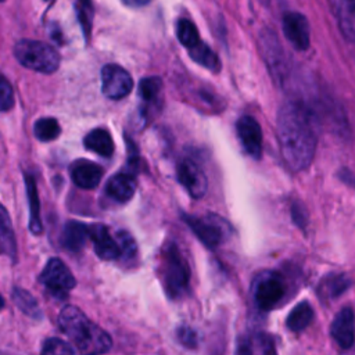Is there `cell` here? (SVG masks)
Returning <instances> with one entry per match:
<instances>
[{"mask_svg":"<svg viewBox=\"0 0 355 355\" xmlns=\"http://www.w3.org/2000/svg\"><path fill=\"white\" fill-rule=\"evenodd\" d=\"M316 118L301 101L284 103L277 114V139L284 162L298 172L309 166L316 150Z\"/></svg>","mask_w":355,"mask_h":355,"instance_id":"cell-1","label":"cell"},{"mask_svg":"<svg viewBox=\"0 0 355 355\" xmlns=\"http://www.w3.org/2000/svg\"><path fill=\"white\" fill-rule=\"evenodd\" d=\"M58 326L75 345L85 354H101L111 348V337L100 326L87 319L76 306L67 305L58 315Z\"/></svg>","mask_w":355,"mask_h":355,"instance_id":"cell-2","label":"cell"},{"mask_svg":"<svg viewBox=\"0 0 355 355\" xmlns=\"http://www.w3.org/2000/svg\"><path fill=\"white\" fill-rule=\"evenodd\" d=\"M162 279L165 291L171 298H182L190 286V268L187 259L173 243L165 245L162 254Z\"/></svg>","mask_w":355,"mask_h":355,"instance_id":"cell-3","label":"cell"},{"mask_svg":"<svg viewBox=\"0 0 355 355\" xmlns=\"http://www.w3.org/2000/svg\"><path fill=\"white\" fill-rule=\"evenodd\" d=\"M14 55L25 68L42 73H51L57 71L60 65L58 51L53 46L40 40H18L14 46Z\"/></svg>","mask_w":355,"mask_h":355,"instance_id":"cell-4","label":"cell"},{"mask_svg":"<svg viewBox=\"0 0 355 355\" xmlns=\"http://www.w3.org/2000/svg\"><path fill=\"white\" fill-rule=\"evenodd\" d=\"M286 295V283L283 277L273 270L259 273L252 286V297L255 305L261 311H270Z\"/></svg>","mask_w":355,"mask_h":355,"instance_id":"cell-5","label":"cell"},{"mask_svg":"<svg viewBox=\"0 0 355 355\" xmlns=\"http://www.w3.org/2000/svg\"><path fill=\"white\" fill-rule=\"evenodd\" d=\"M39 280L57 298H65L75 287L73 275L60 258H50L47 261Z\"/></svg>","mask_w":355,"mask_h":355,"instance_id":"cell-6","label":"cell"},{"mask_svg":"<svg viewBox=\"0 0 355 355\" xmlns=\"http://www.w3.org/2000/svg\"><path fill=\"white\" fill-rule=\"evenodd\" d=\"M186 223L191 227L196 236L208 247L215 248L223 243L227 233V223L215 215L191 216L184 215Z\"/></svg>","mask_w":355,"mask_h":355,"instance_id":"cell-7","label":"cell"},{"mask_svg":"<svg viewBox=\"0 0 355 355\" xmlns=\"http://www.w3.org/2000/svg\"><path fill=\"white\" fill-rule=\"evenodd\" d=\"M101 89L105 97L119 100L126 97L133 89L129 72L116 64H107L101 69Z\"/></svg>","mask_w":355,"mask_h":355,"instance_id":"cell-8","label":"cell"},{"mask_svg":"<svg viewBox=\"0 0 355 355\" xmlns=\"http://www.w3.org/2000/svg\"><path fill=\"white\" fill-rule=\"evenodd\" d=\"M261 43H262V51L265 55V61L269 67L270 73L275 76V79L283 85L287 79L288 68L287 62L284 58V53L276 40L273 32L270 31H263L261 35Z\"/></svg>","mask_w":355,"mask_h":355,"instance_id":"cell-9","label":"cell"},{"mask_svg":"<svg viewBox=\"0 0 355 355\" xmlns=\"http://www.w3.org/2000/svg\"><path fill=\"white\" fill-rule=\"evenodd\" d=\"M178 179L194 198H201L208 189V180L204 171L191 159H183L179 164Z\"/></svg>","mask_w":355,"mask_h":355,"instance_id":"cell-10","label":"cell"},{"mask_svg":"<svg viewBox=\"0 0 355 355\" xmlns=\"http://www.w3.org/2000/svg\"><path fill=\"white\" fill-rule=\"evenodd\" d=\"M236 128L239 139L247 154L259 159L262 155V130L257 119L251 115H243L237 121Z\"/></svg>","mask_w":355,"mask_h":355,"instance_id":"cell-11","label":"cell"},{"mask_svg":"<svg viewBox=\"0 0 355 355\" xmlns=\"http://www.w3.org/2000/svg\"><path fill=\"white\" fill-rule=\"evenodd\" d=\"M330 334L336 344L343 348L348 349L355 343V315L352 308L345 306L343 308L333 319L330 326Z\"/></svg>","mask_w":355,"mask_h":355,"instance_id":"cell-12","label":"cell"},{"mask_svg":"<svg viewBox=\"0 0 355 355\" xmlns=\"http://www.w3.org/2000/svg\"><path fill=\"white\" fill-rule=\"evenodd\" d=\"M283 32L297 50L304 51L309 47V24L302 14L287 12L283 17Z\"/></svg>","mask_w":355,"mask_h":355,"instance_id":"cell-13","label":"cell"},{"mask_svg":"<svg viewBox=\"0 0 355 355\" xmlns=\"http://www.w3.org/2000/svg\"><path fill=\"white\" fill-rule=\"evenodd\" d=\"M69 173H71V179L72 182L80 187V189H94L101 178H103V168L89 159H76L71 164L69 168Z\"/></svg>","mask_w":355,"mask_h":355,"instance_id":"cell-14","label":"cell"},{"mask_svg":"<svg viewBox=\"0 0 355 355\" xmlns=\"http://www.w3.org/2000/svg\"><path fill=\"white\" fill-rule=\"evenodd\" d=\"M90 240L93 241L94 252L98 258L111 261L121 257V245L119 241L111 237L105 225H93L90 226Z\"/></svg>","mask_w":355,"mask_h":355,"instance_id":"cell-15","label":"cell"},{"mask_svg":"<svg viewBox=\"0 0 355 355\" xmlns=\"http://www.w3.org/2000/svg\"><path fill=\"white\" fill-rule=\"evenodd\" d=\"M87 239H90V226L78 220H69L64 225L61 233V244L68 251H80L85 247Z\"/></svg>","mask_w":355,"mask_h":355,"instance_id":"cell-16","label":"cell"},{"mask_svg":"<svg viewBox=\"0 0 355 355\" xmlns=\"http://www.w3.org/2000/svg\"><path fill=\"white\" fill-rule=\"evenodd\" d=\"M136 190V179L132 173H116L114 175L105 187L107 194L118 202L129 201Z\"/></svg>","mask_w":355,"mask_h":355,"instance_id":"cell-17","label":"cell"},{"mask_svg":"<svg viewBox=\"0 0 355 355\" xmlns=\"http://www.w3.org/2000/svg\"><path fill=\"white\" fill-rule=\"evenodd\" d=\"M85 147L101 157H111L114 153V141L111 135L101 128L93 129L90 130L86 136H85Z\"/></svg>","mask_w":355,"mask_h":355,"instance_id":"cell-18","label":"cell"},{"mask_svg":"<svg viewBox=\"0 0 355 355\" xmlns=\"http://www.w3.org/2000/svg\"><path fill=\"white\" fill-rule=\"evenodd\" d=\"M337 22L347 40L355 42V1L340 0L337 4Z\"/></svg>","mask_w":355,"mask_h":355,"instance_id":"cell-19","label":"cell"},{"mask_svg":"<svg viewBox=\"0 0 355 355\" xmlns=\"http://www.w3.org/2000/svg\"><path fill=\"white\" fill-rule=\"evenodd\" d=\"M351 286V280L347 275L338 273L323 279L318 287L319 297L323 300H333L347 291Z\"/></svg>","mask_w":355,"mask_h":355,"instance_id":"cell-20","label":"cell"},{"mask_svg":"<svg viewBox=\"0 0 355 355\" xmlns=\"http://www.w3.org/2000/svg\"><path fill=\"white\" fill-rule=\"evenodd\" d=\"M240 354H272L275 352L273 340L265 333H255L245 337L240 344Z\"/></svg>","mask_w":355,"mask_h":355,"instance_id":"cell-21","label":"cell"},{"mask_svg":"<svg viewBox=\"0 0 355 355\" xmlns=\"http://www.w3.org/2000/svg\"><path fill=\"white\" fill-rule=\"evenodd\" d=\"M25 184H26V193L29 198V209H31V219H29V229L35 234H40L43 230L40 215H39V196L36 190V182L35 178L31 175L25 176Z\"/></svg>","mask_w":355,"mask_h":355,"instance_id":"cell-22","label":"cell"},{"mask_svg":"<svg viewBox=\"0 0 355 355\" xmlns=\"http://www.w3.org/2000/svg\"><path fill=\"white\" fill-rule=\"evenodd\" d=\"M312 319H313L312 306L309 305V302L302 301L291 309L290 315L287 316L286 323H287V327L291 331H301V330H304L305 327L309 326Z\"/></svg>","mask_w":355,"mask_h":355,"instance_id":"cell-23","label":"cell"},{"mask_svg":"<svg viewBox=\"0 0 355 355\" xmlns=\"http://www.w3.org/2000/svg\"><path fill=\"white\" fill-rule=\"evenodd\" d=\"M190 57L204 68L212 71V72H219L220 69V61L218 55L202 42H198L196 46L189 49Z\"/></svg>","mask_w":355,"mask_h":355,"instance_id":"cell-24","label":"cell"},{"mask_svg":"<svg viewBox=\"0 0 355 355\" xmlns=\"http://www.w3.org/2000/svg\"><path fill=\"white\" fill-rule=\"evenodd\" d=\"M161 89H162V82L158 76H148L140 80L139 96L146 108L148 105H155V103L159 100Z\"/></svg>","mask_w":355,"mask_h":355,"instance_id":"cell-25","label":"cell"},{"mask_svg":"<svg viewBox=\"0 0 355 355\" xmlns=\"http://www.w3.org/2000/svg\"><path fill=\"white\" fill-rule=\"evenodd\" d=\"M61 133V128L57 119L46 116L39 118L33 125V135L40 141H51Z\"/></svg>","mask_w":355,"mask_h":355,"instance_id":"cell-26","label":"cell"},{"mask_svg":"<svg viewBox=\"0 0 355 355\" xmlns=\"http://www.w3.org/2000/svg\"><path fill=\"white\" fill-rule=\"evenodd\" d=\"M0 232H1V251L14 262L17 255V245H15L17 243L11 229L7 209L4 207L1 208V230Z\"/></svg>","mask_w":355,"mask_h":355,"instance_id":"cell-27","label":"cell"},{"mask_svg":"<svg viewBox=\"0 0 355 355\" xmlns=\"http://www.w3.org/2000/svg\"><path fill=\"white\" fill-rule=\"evenodd\" d=\"M12 300L15 302V305L24 312L26 313L28 316L31 318H40L42 316V312H40V308L36 302V300L31 295V293H28L26 290L24 288H19V287H15L12 290Z\"/></svg>","mask_w":355,"mask_h":355,"instance_id":"cell-28","label":"cell"},{"mask_svg":"<svg viewBox=\"0 0 355 355\" xmlns=\"http://www.w3.org/2000/svg\"><path fill=\"white\" fill-rule=\"evenodd\" d=\"M176 36L179 39V42L187 49L196 46L198 42H201L196 25L191 21L186 19V18H182V19L178 21V24H176Z\"/></svg>","mask_w":355,"mask_h":355,"instance_id":"cell-29","label":"cell"},{"mask_svg":"<svg viewBox=\"0 0 355 355\" xmlns=\"http://www.w3.org/2000/svg\"><path fill=\"white\" fill-rule=\"evenodd\" d=\"M75 11L78 15V21L82 26L85 37H90L93 17H94V7L92 0H76L75 1Z\"/></svg>","mask_w":355,"mask_h":355,"instance_id":"cell-30","label":"cell"},{"mask_svg":"<svg viewBox=\"0 0 355 355\" xmlns=\"http://www.w3.org/2000/svg\"><path fill=\"white\" fill-rule=\"evenodd\" d=\"M75 351H76V348H73L71 344H68L60 338L51 337V338L44 340L40 352L42 354H75Z\"/></svg>","mask_w":355,"mask_h":355,"instance_id":"cell-31","label":"cell"},{"mask_svg":"<svg viewBox=\"0 0 355 355\" xmlns=\"http://www.w3.org/2000/svg\"><path fill=\"white\" fill-rule=\"evenodd\" d=\"M116 239L121 245V251H122L121 255H123L126 258H132L136 252V245H135L133 237L128 232H118Z\"/></svg>","mask_w":355,"mask_h":355,"instance_id":"cell-32","label":"cell"},{"mask_svg":"<svg viewBox=\"0 0 355 355\" xmlns=\"http://www.w3.org/2000/svg\"><path fill=\"white\" fill-rule=\"evenodd\" d=\"M0 100H1L0 108H1L3 112L8 111L12 107V104H14L11 85L8 83V80L4 76L1 78V85H0Z\"/></svg>","mask_w":355,"mask_h":355,"instance_id":"cell-33","label":"cell"},{"mask_svg":"<svg viewBox=\"0 0 355 355\" xmlns=\"http://www.w3.org/2000/svg\"><path fill=\"white\" fill-rule=\"evenodd\" d=\"M178 337H179V341L186 347L193 348L197 345V333L191 327H187V326L180 327L178 330Z\"/></svg>","mask_w":355,"mask_h":355,"instance_id":"cell-34","label":"cell"},{"mask_svg":"<svg viewBox=\"0 0 355 355\" xmlns=\"http://www.w3.org/2000/svg\"><path fill=\"white\" fill-rule=\"evenodd\" d=\"M291 215H293V220H294L298 226L304 227V226L306 225V212H305V208L302 207V204L295 202V204L293 205V208H291Z\"/></svg>","mask_w":355,"mask_h":355,"instance_id":"cell-35","label":"cell"},{"mask_svg":"<svg viewBox=\"0 0 355 355\" xmlns=\"http://www.w3.org/2000/svg\"><path fill=\"white\" fill-rule=\"evenodd\" d=\"M151 0H122V3L128 7H143V6H147Z\"/></svg>","mask_w":355,"mask_h":355,"instance_id":"cell-36","label":"cell"},{"mask_svg":"<svg viewBox=\"0 0 355 355\" xmlns=\"http://www.w3.org/2000/svg\"><path fill=\"white\" fill-rule=\"evenodd\" d=\"M3 1H4V0H3Z\"/></svg>","mask_w":355,"mask_h":355,"instance_id":"cell-37","label":"cell"},{"mask_svg":"<svg viewBox=\"0 0 355 355\" xmlns=\"http://www.w3.org/2000/svg\"><path fill=\"white\" fill-rule=\"evenodd\" d=\"M354 1H355V0H354Z\"/></svg>","mask_w":355,"mask_h":355,"instance_id":"cell-38","label":"cell"}]
</instances>
